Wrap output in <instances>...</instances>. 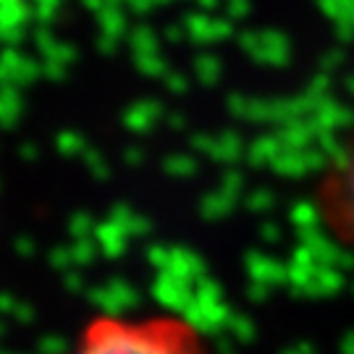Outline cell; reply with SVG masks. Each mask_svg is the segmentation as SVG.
<instances>
[{
  "label": "cell",
  "mask_w": 354,
  "mask_h": 354,
  "mask_svg": "<svg viewBox=\"0 0 354 354\" xmlns=\"http://www.w3.org/2000/svg\"><path fill=\"white\" fill-rule=\"evenodd\" d=\"M315 213L333 239L354 250V134L317 178Z\"/></svg>",
  "instance_id": "7a4b0ae2"
},
{
  "label": "cell",
  "mask_w": 354,
  "mask_h": 354,
  "mask_svg": "<svg viewBox=\"0 0 354 354\" xmlns=\"http://www.w3.org/2000/svg\"><path fill=\"white\" fill-rule=\"evenodd\" d=\"M68 354H205L200 326L181 315H95Z\"/></svg>",
  "instance_id": "6da1fadb"
}]
</instances>
